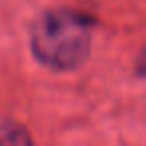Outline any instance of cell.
<instances>
[{
	"instance_id": "1",
	"label": "cell",
	"mask_w": 146,
	"mask_h": 146,
	"mask_svg": "<svg viewBox=\"0 0 146 146\" xmlns=\"http://www.w3.org/2000/svg\"><path fill=\"white\" fill-rule=\"evenodd\" d=\"M94 20L68 8L48 10L30 30L34 58L52 70H74L90 54Z\"/></svg>"
},
{
	"instance_id": "2",
	"label": "cell",
	"mask_w": 146,
	"mask_h": 146,
	"mask_svg": "<svg viewBox=\"0 0 146 146\" xmlns=\"http://www.w3.org/2000/svg\"><path fill=\"white\" fill-rule=\"evenodd\" d=\"M0 144H30V136L16 124H0Z\"/></svg>"
}]
</instances>
